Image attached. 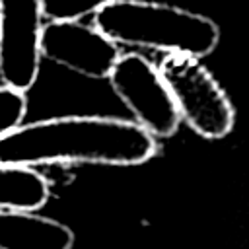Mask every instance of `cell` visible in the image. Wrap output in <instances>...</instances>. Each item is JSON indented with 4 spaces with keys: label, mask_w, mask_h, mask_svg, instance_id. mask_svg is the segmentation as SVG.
<instances>
[{
    "label": "cell",
    "mask_w": 249,
    "mask_h": 249,
    "mask_svg": "<svg viewBox=\"0 0 249 249\" xmlns=\"http://www.w3.org/2000/svg\"><path fill=\"white\" fill-rule=\"evenodd\" d=\"M158 154V138L136 121L66 115L18 124L0 138V161L18 165H140Z\"/></svg>",
    "instance_id": "obj_1"
},
{
    "label": "cell",
    "mask_w": 249,
    "mask_h": 249,
    "mask_svg": "<svg viewBox=\"0 0 249 249\" xmlns=\"http://www.w3.org/2000/svg\"><path fill=\"white\" fill-rule=\"evenodd\" d=\"M93 25L117 45L196 58L210 54L220 41V29L210 18L146 0H117L93 14Z\"/></svg>",
    "instance_id": "obj_2"
},
{
    "label": "cell",
    "mask_w": 249,
    "mask_h": 249,
    "mask_svg": "<svg viewBox=\"0 0 249 249\" xmlns=\"http://www.w3.org/2000/svg\"><path fill=\"white\" fill-rule=\"evenodd\" d=\"M158 68L167 84L181 121L206 140L228 136L235 124V109L214 74L191 54L167 53Z\"/></svg>",
    "instance_id": "obj_3"
},
{
    "label": "cell",
    "mask_w": 249,
    "mask_h": 249,
    "mask_svg": "<svg viewBox=\"0 0 249 249\" xmlns=\"http://www.w3.org/2000/svg\"><path fill=\"white\" fill-rule=\"evenodd\" d=\"M107 80L134 121L154 138L163 140L177 132L181 115L158 64L138 53H124Z\"/></svg>",
    "instance_id": "obj_4"
},
{
    "label": "cell",
    "mask_w": 249,
    "mask_h": 249,
    "mask_svg": "<svg viewBox=\"0 0 249 249\" xmlns=\"http://www.w3.org/2000/svg\"><path fill=\"white\" fill-rule=\"evenodd\" d=\"M43 0H0V78L18 91L33 88L41 66Z\"/></svg>",
    "instance_id": "obj_5"
},
{
    "label": "cell",
    "mask_w": 249,
    "mask_h": 249,
    "mask_svg": "<svg viewBox=\"0 0 249 249\" xmlns=\"http://www.w3.org/2000/svg\"><path fill=\"white\" fill-rule=\"evenodd\" d=\"M41 56L89 80H107L121 56L119 45L82 19H49L41 33Z\"/></svg>",
    "instance_id": "obj_6"
},
{
    "label": "cell",
    "mask_w": 249,
    "mask_h": 249,
    "mask_svg": "<svg viewBox=\"0 0 249 249\" xmlns=\"http://www.w3.org/2000/svg\"><path fill=\"white\" fill-rule=\"evenodd\" d=\"M74 231L53 218L0 208V249H72Z\"/></svg>",
    "instance_id": "obj_7"
},
{
    "label": "cell",
    "mask_w": 249,
    "mask_h": 249,
    "mask_svg": "<svg viewBox=\"0 0 249 249\" xmlns=\"http://www.w3.org/2000/svg\"><path fill=\"white\" fill-rule=\"evenodd\" d=\"M49 196L51 185L35 167L0 161V208L35 212Z\"/></svg>",
    "instance_id": "obj_8"
},
{
    "label": "cell",
    "mask_w": 249,
    "mask_h": 249,
    "mask_svg": "<svg viewBox=\"0 0 249 249\" xmlns=\"http://www.w3.org/2000/svg\"><path fill=\"white\" fill-rule=\"evenodd\" d=\"M117 0H43L47 19H82Z\"/></svg>",
    "instance_id": "obj_9"
},
{
    "label": "cell",
    "mask_w": 249,
    "mask_h": 249,
    "mask_svg": "<svg viewBox=\"0 0 249 249\" xmlns=\"http://www.w3.org/2000/svg\"><path fill=\"white\" fill-rule=\"evenodd\" d=\"M27 111V99L23 91L10 86H0V138L21 124Z\"/></svg>",
    "instance_id": "obj_10"
}]
</instances>
